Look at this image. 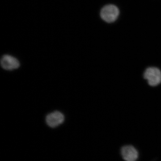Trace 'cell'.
Returning <instances> with one entry per match:
<instances>
[{"instance_id": "cell-1", "label": "cell", "mask_w": 161, "mask_h": 161, "mask_svg": "<svg viewBox=\"0 0 161 161\" xmlns=\"http://www.w3.org/2000/svg\"><path fill=\"white\" fill-rule=\"evenodd\" d=\"M144 78L151 86H157L161 83V71L156 67H149L144 73Z\"/></svg>"}, {"instance_id": "cell-5", "label": "cell", "mask_w": 161, "mask_h": 161, "mask_svg": "<svg viewBox=\"0 0 161 161\" xmlns=\"http://www.w3.org/2000/svg\"><path fill=\"white\" fill-rule=\"evenodd\" d=\"M64 117L61 112H55L47 116L46 120L47 125L51 128H55L61 125L64 121Z\"/></svg>"}, {"instance_id": "cell-2", "label": "cell", "mask_w": 161, "mask_h": 161, "mask_svg": "<svg viewBox=\"0 0 161 161\" xmlns=\"http://www.w3.org/2000/svg\"><path fill=\"white\" fill-rule=\"evenodd\" d=\"M119 15L118 8L113 5L105 6L101 11L100 15L102 19L107 22L111 23L117 19Z\"/></svg>"}, {"instance_id": "cell-3", "label": "cell", "mask_w": 161, "mask_h": 161, "mask_svg": "<svg viewBox=\"0 0 161 161\" xmlns=\"http://www.w3.org/2000/svg\"><path fill=\"white\" fill-rule=\"evenodd\" d=\"M121 154L123 158L127 161H135L139 157L137 150L133 146L130 145L122 147Z\"/></svg>"}, {"instance_id": "cell-4", "label": "cell", "mask_w": 161, "mask_h": 161, "mask_svg": "<svg viewBox=\"0 0 161 161\" xmlns=\"http://www.w3.org/2000/svg\"><path fill=\"white\" fill-rule=\"evenodd\" d=\"M1 63L2 67L7 70L16 69L20 66L19 60L10 55H4L1 59Z\"/></svg>"}]
</instances>
